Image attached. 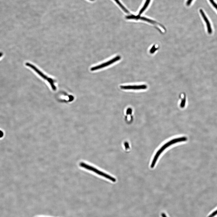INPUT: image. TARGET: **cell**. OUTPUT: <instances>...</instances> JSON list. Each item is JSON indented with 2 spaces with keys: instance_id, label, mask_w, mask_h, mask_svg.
<instances>
[{
  "instance_id": "cell-6",
  "label": "cell",
  "mask_w": 217,
  "mask_h": 217,
  "mask_svg": "<svg viewBox=\"0 0 217 217\" xmlns=\"http://www.w3.org/2000/svg\"><path fill=\"white\" fill-rule=\"evenodd\" d=\"M200 13H201L204 20L206 22L207 28L208 32L209 33V34H211V33L212 32V31L211 27V25L208 19L207 18V17L205 15L203 10H200Z\"/></svg>"
},
{
  "instance_id": "cell-11",
  "label": "cell",
  "mask_w": 217,
  "mask_h": 217,
  "mask_svg": "<svg viewBox=\"0 0 217 217\" xmlns=\"http://www.w3.org/2000/svg\"><path fill=\"white\" fill-rule=\"evenodd\" d=\"M185 103H186L185 99H184V100H183L181 104V106L182 107H184L185 105Z\"/></svg>"
},
{
  "instance_id": "cell-9",
  "label": "cell",
  "mask_w": 217,
  "mask_h": 217,
  "mask_svg": "<svg viewBox=\"0 0 217 217\" xmlns=\"http://www.w3.org/2000/svg\"><path fill=\"white\" fill-rule=\"evenodd\" d=\"M217 214V210L211 214L208 217H214Z\"/></svg>"
},
{
  "instance_id": "cell-13",
  "label": "cell",
  "mask_w": 217,
  "mask_h": 217,
  "mask_svg": "<svg viewBox=\"0 0 217 217\" xmlns=\"http://www.w3.org/2000/svg\"><path fill=\"white\" fill-rule=\"evenodd\" d=\"M193 1V0H188L187 2V5L188 6L190 5L191 4L192 1Z\"/></svg>"
},
{
  "instance_id": "cell-1",
  "label": "cell",
  "mask_w": 217,
  "mask_h": 217,
  "mask_svg": "<svg viewBox=\"0 0 217 217\" xmlns=\"http://www.w3.org/2000/svg\"><path fill=\"white\" fill-rule=\"evenodd\" d=\"M187 138L185 137L175 138L170 141L163 145L158 150L154 156L151 164V168H152L154 167L159 157L166 148H168V147L172 145L179 142H180L186 141L187 140Z\"/></svg>"
},
{
  "instance_id": "cell-14",
  "label": "cell",
  "mask_w": 217,
  "mask_h": 217,
  "mask_svg": "<svg viewBox=\"0 0 217 217\" xmlns=\"http://www.w3.org/2000/svg\"><path fill=\"white\" fill-rule=\"evenodd\" d=\"M90 1H94V0H90Z\"/></svg>"
},
{
  "instance_id": "cell-12",
  "label": "cell",
  "mask_w": 217,
  "mask_h": 217,
  "mask_svg": "<svg viewBox=\"0 0 217 217\" xmlns=\"http://www.w3.org/2000/svg\"><path fill=\"white\" fill-rule=\"evenodd\" d=\"M132 113V110L131 108H129L127 111V115L131 114Z\"/></svg>"
},
{
  "instance_id": "cell-4",
  "label": "cell",
  "mask_w": 217,
  "mask_h": 217,
  "mask_svg": "<svg viewBox=\"0 0 217 217\" xmlns=\"http://www.w3.org/2000/svg\"><path fill=\"white\" fill-rule=\"evenodd\" d=\"M121 59V57L120 56H118L113 58L111 60H110L106 62L103 63L102 64L96 66L92 68L90 70L91 71H94L99 69H101L105 67L108 65L112 64L115 62L118 61Z\"/></svg>"
},
{
  "instance_id": "cell-7",
  "label": "cell",
  "mask_w": 217,
  "mask_h": 217,
  "mask_svg": "<svg viewBox=\"0 0 217 217\" xmlns=\"http://www.w3.org/2000/svg\"><path fill=\"white\" fill-rule=\"evenodd\" d=\"M150 1H151V0H146L145 2V3L143 6V8H142V9H141L140 10L139 12L138 15L140 16V15L146 9V8L148 6Z\"/></svg>"
},
{
  "instance_id": "cell-2",
  "label": "cell",
  "mask_w": 217,
  "mask_h": 217,
  "mask_svg": "<svg viewBox=\"0 0 217 217\" xmlns=\"http://www.w3.org/2000/svg\"><path fill=\"white\" fill-rule=\"evenodd\" d=\"M26 65L29 67L30 68L34 70L37 73L39 76L47 81L51 85L52 88L54 90H55L56 89V87L54 85V81L51 78H49L45 74L42 72L38 67L30 63H26Z\"/></svg>"
},
{
  "instance_id": "cell-8",
  "label": "cell",
  "mask_w": 217,
  "mask_h": 217,
  "mask_svg": "<svg viewBox=\"0 0 217 217\" xmlns=\"http://www.w3.org/2000/svg\"><path fill=\"white\" fill-rule=\"evenodd\" d=\"M117 3L120 7L122 8V10L125 12L127 13H129V12L127 10L126 8L121 3L119 0H114Z\"/></svg>"
},
{
  "instance_id": "cell-5",
  "label": "cell",
  "mask_w": 217,
  "mask_h": 217,
  "mask_svg": "<svg viewBox=\"0 0 217 217\" xmlns=\"http://www.w3.org/2000/svg\"><path fill=\"white\" fill-rule=\"evenodd\" d=\"M120 88L124 90H140L147 88L146 85L121 86Z\"/></svg>"
},
{
  "instance_id": "cell-3",
  "label": "cell",
  "mask_w": 217,
  "mask_h": 217,
  "mask_svg": "<svg viewBox=\"0 0 217 217\" xmlns=\"http://www.w3.org/2000/svg\"><path fill=\"white\" fill-rule=\"evenodd\" d=\"M80 166L81 167L85 168L90 171H93L95 173L100 175V176H102L108 179H109L113 182H115L116 181V179L114 178L111 177L109 175H108L105 173L100 171L93 167L91 166L84 163L81 162L80 163Z\"/></svg>"
},
{
  "instance_id": "cell-10",
  "label": "cell",
  "mask_w": 217,
  "mask_h": 217,
  "mask_svg": "<svg viewBox=\"0 0 217 217\" xmlns=\"http://www.w3.org/2000/svg\"><path fill=\"white\" fill-rule=\"evenodd\" d=\"M211 3L213 5V6L216 8L217 10V5L214 2V0H209Z\"/></svg>"
}]
</instances>
